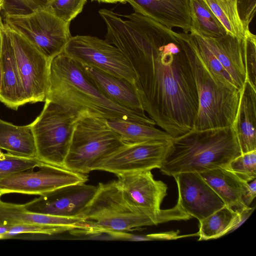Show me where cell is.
<instances>
[{"instance_id": "74e56055", "label": "cell", "mask_w": 256, "mask_h": 256, "mask_svg": "<svg viewBox=\"0 0 256 256\" xmlns=\"http://www.w3.org/2000/svg\"><path fill=\"white\" fill-rule=\"evenodd\" d=\"M4 26V24H3V22H2V18L0 16V54L1 52L2 46V31Z\"/></svg>"}, {"instance_id": "f1b7e54d", "label": "cell", "mask_w": 256, "mask_h": 256, "mask_svg": "<svg viewBox=\"0 0 256 256\" xmlns=\"http://www.w3.org/2000/svg\"><path fill=\"white\" fill-rule=\"evenodd\" d=\"M42 163L36 158H23L4 153L0 158V180L15 173L34 170Z\"/></svg>"}, {"instance_id": "b9f144b4", "label": "cell", "mask_w": 256, "mask_h": 256, "mask_svg": "<svg viewBox=\"0 0 256 256\" xmlns=\"http://www.w3.org/2000/svg\"><path fill=\"white\" fill-rule=\"evenodd\" d=\"M4 154V153H3L1 150H0V158L2 157Z\"/></svg>"}, {"instance_id": "e575fe53", "label": "cell", "mask_w": 256, "mask_h": 256, "mask_svg": "<svg viewBox=\"0 0 256 256\" xmlns=\"http://www.w3.org/2000/svg\"><path fill=\"white\" fill-rule=\"evenodd\" d=\"M240 16L246 30L256 13V0H236Z\"/></svg>"}, {"instance_id": "8992f818", "label": "cell", "mask_w": 256, "mask_h": 256, "mask_svg": "<svg viewBox=\"0 0 256 256\" xmlns=\"http://www.w3.org/2000/svg\"><path fill=\"white\" fill-rule=\"evenodd\" d=\"M40 115L30 124L36 158L42 162L63 168L80 116L70 109L46 100Z\"/></svg>"}, {"instance_id": "9c48e42d", "label": "cell", "mask_w": 256, "mask_h": 256, "mask_svg": "<svg viewBox=\"0 0 256 256\" xmlns=\"http://www.w3.org/2000/svg\"><path fill=\"white\" fill-rule=\"evenodd\" d=\"M4 24L11 40L28 103L44 102L49 87L52 60L20 34Z\"/></svg>"}, {"instance_id": "6da1fadb", "label": "cell", "mask_w": 256, "mask_h": 256, "mask_svg": "<svg viewBox=\"0 0 256 256\" xmlns=\"http://www.w3.org/2000/svg\"><path fill=\"white\" fill-rule=\"evenodd\" d=\"M104 21L106 40L118 48L132 66L144 111L173 138L192 130L198 99L186 33L136 12L111 11Z\"/></svg>"}, {"instance_id": "2e32d148", "label": "cell", "mask_w": 256, "mask_h": 256, "mask_svg": "<svg viewBox=\"0 0 256 256\" xmlns=\"http://www.w3.org/2000/svg\"><path fill=\"white\" fill-rule=\"evenodd\" d=\"M202 36L240 91L246 80L245 38L238 40L228 34Z\"/></svg>"}, {"instance_id": "60d3db41", "label": "cell", "mask_w": 256, "mask_h": 256, "mask_svg": "<svg viewBox=\"0 0 256 256\" xmlns=\"http://www.w3.org/2000/svg\"><path fill=\"white\" fill-rule=\"evenodd\" d=\"M3 0H0V12L2 10Z\"/></svg>"}, {"instance_id": "4dcf8cb0", "label": "cell", "mask_w": 256, "mask_h": 256, "mask_svg": "<svg viewBox=\"0 0 256 256\" xmlns=\"http://www.w3.org/2000/svg\"><path fill=\"white\" fill-rule=\"evenodd\" d=\"M227 168L245 182L256 178V150L241 154L234 158Z\"/></svg>"}, {"instance_id": "83f0119b", "label": "cell", "mask_w": 256, "mask_h": 256, "mask_svg": "<svg viewBox=\"0 0 256 256\" xmlns=\"http://www.w3.org/2000/svg\"><path fill=\"white\" fill-rule=\"evenodd\" d=\"M188 40L197 55L212 76L226 86L239 90L202 36L196 31L192 30L188 33Z\"/></svg>"}, {"instance_id": "1f68e13d", "label": "cell", "mask_w": 256, "mask_h": 256, "mask_svg": "<svg viewBox=\"0 0 256 256\" xmlns=\"http://www.w3.org/2000/svg\"><path fill=\"white\" fill-rule=\"evenodd\" d=\"M87 0H53L45 9L58 18L68 23L82 10Z\"/></svg>"}, {"instance_id": "ffe728a7", "label": "cell", "mask_w": 256, "mask_h": 256, "mask_svg": "<svg viewBox=\"0 0 256 256\" xmlns=\"http://www.w3.org/2000/svg\"><path fill=\"white\" fill-rule=\"evenodd\" d=\"M256 88L246 80L240 92L238 106L230 126L241 154L256 150Z\"/></svg>"}, {"instance_id": "8fae6325", "label": "cell", "mask_w": 256, "mask_h": 256, "mask_svg": "<svg viewBox=\"0 0 256 256\" xmlns=\"http://www.w3.org/2000/svg\"><path fill=\"white\" fill-rule=\"evenodd\" d=\"M170 141L124 143L98 162L94 170L118 176L160 169Z\"/></svg>"}, {"instance_id": "ac0fdd59", "label": "cell", "mask_w": 256, "mask_h": 256, "mask_svg": "<svg viewBox=\"0 0 256 256\" xmlns=\"http://www.w3.org/2000/svg\"><path fill=\"white\" fill-rule=\"evenodd\" d=\"M132 212L142 213L130 206L116 180H113L98 184L95 194L80 218L98 220Z\"/></svg>"}, {"instance_id": "30bf717a", "label": "cell", "mask_w": 256, "mask_h": 256, "mask_svg": "<svg viewBox=\"0 0 256 256\" xmlns=\"http://www.w3.org/2000/svg\"><path fill=\"white\" fill-rule=\"evenodd\" d=\"M38 170L10 174L0 180V195L18 193L42 196L60 188L86 183V174L43 162Z\"/></svg>"}, {"instance_id": "d4e9b609", "label": "cell", "mask_w": 256, "mask_h": 256, "mask_svg": "<svg viewBox=\"0 0 256 256\" xmlns=\"http://www.w3.org/2000/svg\"><path fill=\"white\" fill-rule=\"evenodd\" d=\"M109 126L124 143H137L152 140L170 141L174 138L155 126L120 120H107Z\"/></svg>"}, {"instance_id": "ee69618b", "label": "cell", "mask_w": 256, "mask_h": 256, "mask_svg": "<svg viewBox=\"0 0 256 256\" xmlns=\"http://www.w3.org/2000/svg\"><path fill=\"white\" fill-rule=\"evenodd\" d=\"M0 197H1V196L0 195Z\"/></svg>"}, {"instance_id": "44dd1931", "label": "cell", "mask_w": 256, "mask_h": 256, "mask_svg": "<svg viewBox=\"0 0 256 256\" xmlns=\"http://www.w3.org/2000/svg\"><path fill=\"white\" fill-rule=\"evenodd\" d=\"M86 220L42 214L27 210L25 204L4 202L0 200V226L42 224L72 226L83 229Z\"/></svg>"}, {"instance_id": "9a60e30c", "label": "cell", "mask_w": 256, "mask_h": 256, "mask_svg": "<svg viewBox=\"0 0 256 256\" xmlns=\"http://www.w3.org/2000/svg\"><path fill=\"white\" fill-rule=\"evenodd\" d=\"M135 12L148 17L166 27L192 30L190 0H126Z\"/></svg>"}, {"instance_id": "603a6c76", "label": "cell", "mask_w": 256, "mask_h": 256, "mask_svg": "<svg viewBox=\"0 0 256 256\" xmlns=\"http://www.w3.org/2000/svg\"><path fill=\"white\" fill-rule=\"evenodd\" d=\"M204 180L220 198L225 205L240 210L246 206L242 199V181L228 168H216L200 173Z\"/></svg>"}, {"instance_id": "cb8c5ba5", "label": "cell", "mask_w": 256, "mask_h": 256, "mask_svg": "<svg viewBox=\"0 0 256 256\" xmlns=\"http://www.w3.org/2000/svg\"><path fill=\"white\" fill-rule=\"evenodd\" d=\"M0 149L10 154L36 158V148L30 124L16 126L0 119Z\"/></svg>"}, {"instance_id": "7c38bea8", "label": "cell", "mask_w": 256, "mask_h": 256, "mask_svg": "<svg viewBox=\"0 0 256 256\" xmlns=\"http://www.w3.org/2000/svg\"><path fill=\"white\" fill-rule=\"evenodd\" d=\"M97 186L80 183L64 186L25 204L28 210L58 216L80 218Z\"/></svg>"}, {"instance_id": "d590c367", "label": "cell", "mask_w": 256, "mask_h": 256, "mask_svg": "<svg viewBox=\"0 0 256 256\" xmlns=\"http://www.w3.org/2000/svg\"><path fill=\"white\" fill-rule=\"evenodd\" d=\"M256 196V180L250 182H244L242 199L244 203L249 206Z\"/></svg>"}, {"instance_id": "484cf974", "label": "cell", "mask_w": 256, "mask_h": 256, "mask_svg": "<svg viewBox=\"0 0 256 256\" xmlns=\"http://www.w3.org/2000/svg\"><path fill=\"white\" fill-rule=\"evenodd\" d=\"M225 28L226 34L238 40L244 39L246 30L240 16L236 0H203Z\"/></svg>"}, {"instance_id": "7a4b0ae2", "label": "cell", "mask_w": 256, "mask_h": 256, "mask_svg": "<svg viewBox=\"0 0 256 256\" xmlns=\"http://www.w3.org/2000/svg\"><path fill=\"white\" fill-rule=\"evenodd\" d=\"M46 100L70 109L80 116L156 125L145 112L129 110L112 100L96 86L80 64L63 52L52 60Z\"/></svg>"}, {"instance_id": "836d02e7", "label": "cell", "mask_w": 256, "mask_h": 256, "mask_svg": "<svg viewBox=\"0 0 256 256\" xmlns=\"http://www.w3.org/2000/svg\"><path fill=\"white\" fill-rule=\"evenodd\" d=\"M246 80L256 88V37L248 32L245 37Z\"/></svg>"}, {"instance_id": "3957f363", "label": "cell", "mask_w": 256, "mask_h": 256, "mask_svg": "<svg viewBox=\"0 0 256 256\" xmlns=\"http://www.w3.org/2000/svg\"><path fill=\"white\" fill-rule=\"evenodd\" d=\"M240 154L231 127L192 130L170 141L160 170L162 174L173 176L181 172L227 168Z\"/></svg>"}, {"instance_id": "7402d4cb", "label": "cell", "mask_w": 256, "mask_h": 256, "mask_svg": "<svg viewBox=\"0 0 256 256\" xmlns=\"http://www.w3.org/2000/svg\"><path fill=\"white\" fill-rule=\"evenodd\" d=\"M254 209L249 206L235 210L225 205L199 221V230L196 233L198 240L216 239L232 232L246 221Z\"/></svg>"}, {"instance_id": "f546056e", "label": "cell", "mask_w": 256, "mask_h": 256, "mask_svg": "<svg viewBox=\"0 0 256 256\" xmlns=\"http://www.w3.org/2000/svg\"><path fill=\"white\" fill-rule=\"evenodd\" d=\"M48 0H3L2 10L5 17L22 16L45 10Z\"/></svg>"}, {"instance_id": "d6a6232c", "label": "cell", "mask_w": 256, "mask_h": 256, "mask_svg": "<svg viewBox=\"0 0 256 256\" xmlns=\"http://www.w3.org/2000/svg\"><path fill=\"white\" fill-rule=\"evenodd\" d=\"M8 232L2 235L0 240L12 238L22 234H35L52 235L76 230L72 226L42 224H19L9 226Z\"/></svg>"}, {"instance_id": "277c9868", "label": "cell", "mask_w": 256, "mask_h": 256, "mask_svg": "<svg viewBox=\"0 0 256 256\" xmlns=\"http://www.w3.org/2000/svg\"><path fill=\"white\" fill-rule=\"evenodd\" d=\"M186 52L196 88L198 110L192 130L230 127L236 115L240 90L218 81L204 66L186 34Z\"/></svg>"}, {"instance_id": "7bdbcfd3", "label": "cell", "mask_w": 256, "mask_h": 256, "mask_svg": "<svg viewBox=\"0 0 256 256\" xmlns=\"http://www.w3.org/2000/svg\"><path fill=\"white\" fill-rule=\"evenodd\" d=\"M52 0H48V2H51V1H52Z\"/></svg>"}, {"instance_id": "e0dca14e", "label": "cell", "mask_w": 256, "mask_h": 256, "mask_svg": "<svg viewBox=\"0 0 256 256\" xmlns=\"http://www.w3.org/2000/svg\"><path fill=\"white\" fill-rule=\"evenodd\" d=\"M2 46L0 62L2 86L0 102L8 108L16 110L28 103L22 88L10 36L4 27L2 31Z\"/></svg>"}, {"instance_id": "5b68a950", "label": "cell", "mask_w": 256, "mask_h": 256, "mask_svg": "<svg viewBox=\"0 0 256 256\" xmlns=\"http://www.w3.org/2000/svg\"><path fill=\"white\" fill-rule=\"evenodd\" d=\"M124 142L103 118L82 116L77 121L64 168L87 174Z\"/></svg>"}, {"instance_id": "d6986e66", "label": "cell", "mask_w": 256, "mask_h": 256, "mask_svg": "<svg viewBox=\"0 0 256 256\" xmlns=\"http://www.w3.org/2000/svg\"><path fill=\"white\" fill-rule=\"evenodd\" d=\"M79 64L96 86L112 100L129 110L145 112L134 84L125 78Z\"/></svg>"}, {"instance_id": "5bb4252c", "label": "cell", "mask_w": 256, "mask_h": 256, "mask_svg": "<svg viewBox=\"0 0 256 256\" xmlns=\"http://www.w3.org/2000/svg\"><path fill=\"white\" fill-rule=\"evenodd\" d=\"M173 177L178 190L176 203L191 218L200 221L225 206L200 173L181 172Z\"/></svg>"}, {"instance_id": "8d00e7d4", "label": "cell", "mask_w": 256, "mask_h": 256, "mask_svg": "<svg viewBox=\"0 0 256 256\" xmlns=\"http://www.w3.org/2000/svg\"><path fill=\"white\" fill-rule=\"evenodd\" d=\"M104 233L107 234L115 239L130 240H146L144 236H135L123 231H107Z\"/></svg>"}, {"instance_id": "4fadbf2b", "label": "cell", "mask_w": 256, "mask_h": 256, "mask_svg": "<svg viewBox=\"0 0 256 256\" xmlns=\"http://www.w3.org/2000/svg\"><path fill=\"white\" fill-rule=\"evenodd\" d=\"M117 183L124 198L136 210L152 216L164 213L161 204L167 195L168 186L156 180L151 170L116 176Z\"/></svg>"}, {"instance_id": "ba28073f", "label": "cell", "mask_w": 256, "mask_h": 256, "mask_svg": "<svg viewBox=\"0 0 256 256\" xmlns=\"http://www.w3.org/2000/svg\"><path fill=\"white\" fill-rule=\"evenodd\" d=\"M63 52L80 64L135 83L136 76L128 58L106 40L90 36H72Z\"/></svg>"}, {"instance_id": "f35d334b", "label": "cell", "mask_w": 256, "mask_h": 256, "mask_svg": "<svg viewBox=\"0 0 256 256\" xmlns=\"http://www.w3.org/2000/svg\"><path fill=\"white\" fill-rule=\"evenodd\" d=\"M99 2H102L106 3H116V2H126V0H94Z\"/></svg>"}, {"instance_id": "4316f807", "label": "cell", "mask_w": 256, "mask_h": 256, "mask_svg": "<svg viewBox=\"0 0 256 256\" xmlns=\"http://www.w3.org/2000/svg\"><path fill=\"white\" fill-rule=\"evenodd\" d=\"M190 5L192 30L206 37L218 38L226 34L223 26L203 0H190Z\"/></svg>"}, {"instance_id": "52a82bcc", "label": "cell", "mask_w": 256, "mask_h": 256, "mask_svg": "<svg viewBox=\"0 0 256 256\" xmlns=\"http://www.w3.org/2000/svg\"><path fill=\"white\" fill-rule=\"evenodd\" d=\"M4 20L6 25L51 60L64 51L72 36L70 23L45 10L26 16L6 17Z\"/></svg>"}, {"instance_id": "ab89813d", "label": "cell", "mask_w": 256, "mask_h": 256, "mask_svg": "<svg viewBox=\"0 0 256 256\" xmlns=\"http://www.w3.org/2000/svg\"><path fill=\"white\" fill-rule=\"evenodd\" d=\"M2 76L0 62V92L1 90V88H2Z\"/></svg>"}]
</instances>
